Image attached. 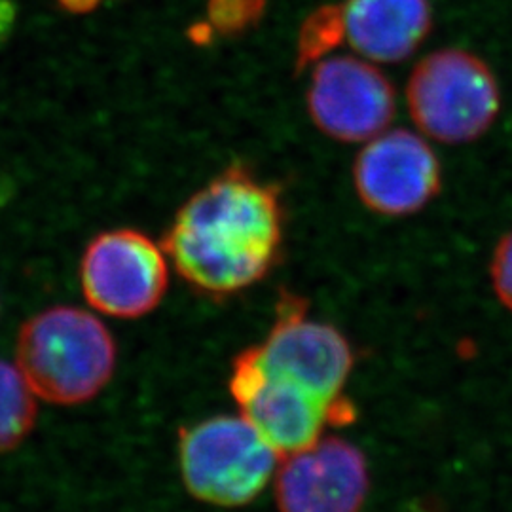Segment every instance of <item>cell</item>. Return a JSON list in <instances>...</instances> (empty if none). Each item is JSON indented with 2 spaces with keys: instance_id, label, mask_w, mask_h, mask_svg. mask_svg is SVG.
Masks as SVG:
<instances>
[{
  "instance_id": "10",
  "label": "cell",
  "mask_w": 512,
  "mask_h": 512,
  "mask_svg": "<svg viewBox=\"0 0 512 512\" xmlns=\"http://www.w3.org/2000/svg\"><path fill=\"white\" fill-rule=\"evenodd\" d=\"M370 475L365 454L342 437H321L279 461L277 512H359Z\"/></svg>"
},
{
  "instance_id": "5",
  "label": "cell",
  "mask_w": 512,
  "mask_h": 512,
  "mask_svg": "<svg viewBox=\"0 0 512 512\" xmlns=\"http://www.w3.org/2000/svg\"><path fill=\"white\" fill-rule=\"evenodd\" d=\"M228 391L238 404L239 414L281 458L321 439L327 425H344L353 418L349 401L325 403L302 385L260 365L253 348L236 355Z\"/></svg>"
},
{
  "instance_id": "13",
  "label": "cell",
  "mask_w": 512,
  "mask_h": 512,
  "mask_svg": "<svg viewBox=\"0 0 512 512\" xmlns=\"http://www.w3.org/2000/svg\"><path fill=\"white\" fill-rule=\"evenodd\" d=\"M344 40L346 23L342 4H323L315 8L300 25L294 54V71L302 73L317 65L321 59L329 57Z\"/></svg>"
},
{
  "instance_id": "15",
  "label": "cell",
  "mask_w": 512,
  "mask_h": 512,
  "mask_svg": "<svg viewBox=\"0 0 512 512\" xmlns=\"http://www.w3.org/2000/svg\"><path fill=\"white\" fill-rule=\"evenodd\" d=\"M490 277L499 302L512 311V230L495 247Z\"/></svg>"
},
{
  "instance_id": "17",
  "label": "cell",
  "mask_w": 512,
  "mask_h": 512,
  "mask_svg": "<svg viewBox=\"0 0 512 512\" xmlns=\"http://www.w3.org/2000/svg\"><path fill=\"white\" fill-rule=\"evenodd\" d=\"M103 0H57L59 8L73 16H86L92 14Z\"/></svg>"
},
{
  "instance_id": "4",
  "label": "cell",
  "mask_w": 512,
  "mask_h": 512,
  "mask_svg": "<svg viewBox=\"0 0 512 512\" xmlns=\"http://www.w3.org/2000/svg\"><path fill=\"white\" fill-rule=\"evenodd\" d=\"M412 122L444 145H465L494 126L501 92L490 65L478 55L444 48L425 55L406 84Z\"/></svg>"
},
{
  "instance_id": "3",
  "label": "cell",
  "mask_w": 512,
  "mask_h": 512,
  "mask_svg": "<svg viewBox=\"0 0 512 512\" xmlns=\"http://www.w3.org/2000/svg\"><path fill=\"white\" fill-rule=\"evenodd\" d=\"M279 461L281 456L239 412L196 421L179 435L184 488L211 507L251 505L274 482Z\"/></svg>"
},
{
  "instance_id": "12",
  "label": "cell",
  "mask_w": 512,
  "mask_h": 512,
  "mask_svg": "<svg viewBox=\"0 0 512 512\" xmlns=\"http://www.w3.org/2000/svg\"><path fill=\"white\" fill-rule=\"evenodd\" d=\"M38 397L16 363L0 359V454L19 448L35 431Z\"/></svg>"
},
{
  "instance_id": "14",
  "label": "cell",
  "mask_w": 512,
  "mask_h": 512,
  "mask_svg": "<svg viewBox=\"0 0 512 512\" xmlns=\"http://www.w3.org/2000/svg\"><path fill=\"white\" fill-rule=\"evenodd\" d=\"M268 0H207V21L220 37L236 38L262 21Z\"/></svg>"
},
{
  "instance_id": "8",
  "label": "cell",
  "mask_w": 512,
  "mask_h": 512,
  "mask_svg": "<svg viewBox=\"0 0 512 512\" xmlns=\"http://www.w3.org/2000/svg\"><path fill=\"white\" fill-rule=\"evenodd\" d=\"M306 107L315 128L330 139L368 143L393 122L397 95L370 61L332 55L313 65Z\"/></svg>"
},
{
  "instance_id": "9",
  "label": "cell",
  "mask_w": 512,
  "mask_h": 512,
  "mask_svg": "<svg viewBox=\"0 0 512 512\" xmlns=\"http://www.w3.org/2000/svg\"><path fill=\"white\" fill-rule=\"evenodd\" d=\"M353 184L366 209L382 217H406L433 202L442 169L433 148L408 129L384 131L370 139L355 164Z\"/></svg>"
},
{
  "instance_id": "2",
  "label": "cell",
  "mask_w": 512,
  "mask_h": 512,
  "mask_svg": "<svg viewBox=\"0 0 512 512\" xmlns=\"http://www.w3.org/2000/svg\"><path fill=\"white\" fill-rule=\"evenodd\" d=\"M14 363L38 401L80 406L101 395L114 378L118 348L92 311L52 306L21 325Z\"/></svg>"
},
{
  "instance_id": "11",
  "label": "cell",
  "mask_w": 512,
  "mask_h": 512,
  "mask_svg": "<svg viewBox=\"0 0 512 512\" xmlns=\"http://www.w3.org/2000/svg\"><path fill=\"white\" fill-rule=\"evenodd\" d=\"M342 8L346 40L368 61H403L433 27L429 0H346Z\"/></svg>"
},
{
  "instance_id": "7",
  "label": "cell",
  "mask_w": 512,
  "mask_h": 512,
  "mask_svg": "<svg viewBox=\"0 0 512 512\" xmlns=\"http://www.w3.org/2000/svg\"><path fill=\"white\" fill-rule=\"evenodd\" d=\"M275 311L266 338L251 346L258 363L325 403L344 401V387L353 370L348 338L329 323L311 319L308 302L298 294H281Z\"/></svg>"
},
{
  "instance_id": "16",
  "label": "cell",
  "mask_w": 512,
  "mask_h": 512,
  "mask_svg": "<svg viewBox=\"0 0 512 512\" xmlns=\"http://www.w3.org/2000/svg\"><path fill=\"white\" fill-rule=\"evenodd\" d=\"M16 16H18L16 2L14 0H0V44L6 42L12 35Z\"/></svg>"
},
{
  "instance_id": "18",
  "label": "cell",
  "mask_w": 512,
  "mask_h": 512,
  "mask_svg": "<svg viewBox=\"0 0 512 512\" xmlns=\"http://www.w3.org/2000/svg\"><path fill=\"white\" fill-rule=\"evenodd\" d=\"M215 29L211 27V23L205 19L200 23H194L190 29H188V38L196 44V46H207L211 44V40L215 37Z\"/></svg>"
},
{
  "instance_id": "1",
  "label": "cell",
  "mask_w": 512,
  "mask_h": 512,
  "mask_svg": "<svg viewBox=\"0 0 512 512\" xmlns=\"http://www.w3.org/2000/svg\"><path fill=\"white\" fill-rule=\"evenodd\" d=\"M283 236L281 188L232 164L183 203L162 247L190 289L228 298L272 274Z\"/></svg>"
},
{
  "instance_id": "6",
  "label": "cell",
  "mask_w": 512,
  "mask_h": 512,
  "mask_svg": "<svg viewBox=\"0 0 512 512\" xmlns=\"http://www.w3.org/2000/svg\"><path fill=\"white\" fill-rule=\"evenodd\" d=\"M80 289L92 310L112 319H141L156 310L169 287L162 243L135 228L97 234L80 258Z\"/></svg>"
}]
</instances>
